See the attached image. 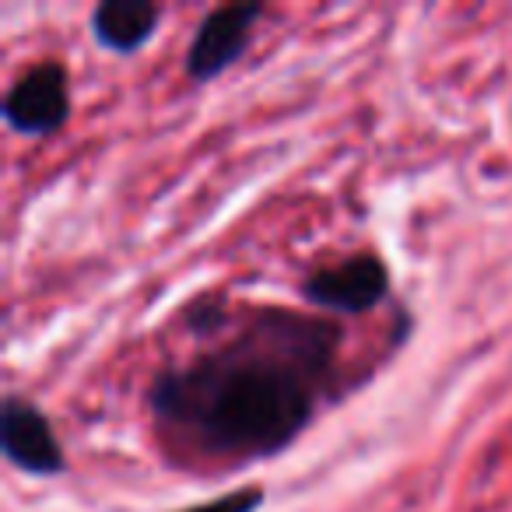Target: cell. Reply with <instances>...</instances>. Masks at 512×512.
<instances>
[{
  "instance_id": "1",
  "label": "cell",
  "mask_w": 512,
  "mask_h": 512,
  "mask_svg": "<svg viewBox=\"0 0 512 512\" xmlns=\"http://www.w3.org/2000/svg\"><path fill=\"white\" fill-rule=\"evenodd\" d=\"M341 330L288 309H260L239 337L162 369L148 386L158 428L204 456L267 460L309 428L327 393Z\"/></svg>"
},
{
  "instance_id": "2",
  "label": "cell",
  "mask_w": 512,
  "mask_h": 512,
  "mask_svg": "<svg viewBox=\"0 0 512 512\" xmlns=\"http://www.w3.org/2000/svg\"><path fill=\"white\" fill-rule=\"evenodd\" d=\"M71 116V78L60 60L36 64L4 95V120L22 137H50Z\"/></svg>"
},
{
  "instance_id": "3",
  "label": "cell",
  "mask_w": 512,
  "mask_h": 512,
  "mask_svg": "<svg viewBox=\"0 0 512 512\" xmlns=\"http://www.w3.org/2000/svg\"><path fill=\"white\" fill-rule=\"evenodd\" d=\"M302 295L309 306L330 309V313H369L390 295V271L379 256L355 253L341 264H330L313 271L302 281Z\"/></svg>"
},
{
  "instance_id": "4",
  "label": "cell",
  "mask_w": 512,
  "mask_h": 512,
  "mask_svg": "<svg viewBox=\"0 0 512 512\" xmlns=\"http://www.w3.org/2000/svg\"><path fill=\"white\" fill-rule=\"evenodd\" d=\"M264 18L260 4H232V8H214L204 22L197 25L186 50V78L207 85V81L221 78L239 57L246 53L249 39H253V25Z\"/></svg>"
},
{
  "instance_id": "5",
  "label": "cell",
  "mask_w": 512,
  "mask_h": 512,
  "mask_svg": "<svg viewBox=\"0 0 512 512\" xmlns=\"http://www.w3.org/2000/svg\"><path fill=\"white\" fill-rule=\"evenodd\" d=\"M0 449L11 467L36 477H57L67 467L50 418L18 393H8L0 407Z\"/></svg>"
},
{
  "instance_id": "6",
  "label": "cell",
  "mask_w": 512,
  "mask_h": 512,
  "mask_svg": "<svg viewBox=\"0 0 512 512\" xmlns=\"http://www.w3.org/2000/svg\"><path fill=\"white\" fill-rule=\"evenodd\" d=\"M162 8L148 0H102L92 11V36L109 53H137L151 43Z\"/></svg>"
},
{
  "instance_id": "7",
  "label": "cell",
  "mask_w": 512,
  "mask_h": 512,
  "mask_svg": "<svg viewBox=\"0 0 512 512\" xmlns=\"http://www.w3.org/2000/svg\"><path fill=\"white\" fill-rule=\"evenodd\" d=\"M267 491L260 484H249V488H239V491H228V495H218L211 502H200V505H190V509H179V512H256L264 505Z\"/></svg>"
}]
</instances>
